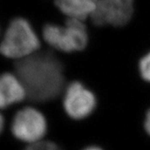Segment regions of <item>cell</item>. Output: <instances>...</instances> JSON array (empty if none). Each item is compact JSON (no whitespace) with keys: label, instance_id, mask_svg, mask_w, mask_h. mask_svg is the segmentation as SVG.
<instances>
[{"label":"cell","instance_id":"cell-10","mask_svg":"<svg viewBox=\"0 0 150 150\" xmlns=\"http://www.w3.org/2000/svg\"><path fill=\"white\" fill-rule=\"evenodd\" d=\"M24 150H63L57 144L49 141H38L26 147Z\"/></svg>","mask_w":150,"mask_h":150},{"label":"cell","instance_id":"cell-12","mask_svg":"<svg viewBox=\"0 0 150 150\" xmlns=\"http://www.w3.org/2000/svg\"><path fill=\"white\" fill-rule=\"evenodd\" d=\"M4 119L3 118V116L0 114V134L4 130Z\"/></svg>","mask_w":150,"mask_h":150},{"label":"cell","instance_id":"cell-4","mask_svg":"<svg viewBox=\"0 0 150 150\" xmlns=\"http://www.w3.org/2000/svg\"><path fill=\"white\" fill-rule=\"evenodd\" d=\"M12 134L17 139L30 144L42 139L47 131V122L43 114L31 107L17 112L12 126Z\"/></svg>","mask_w":150,"mask_h":150},{"label":"cell","instance_id":"cell-9","mask_svg":"<svg viewBox=\"0 0 150 150\" xmlns=\"http://www.w3.org/2000/svg\"><path fill=\"white\" fill-rule=\"evenodd\" d=\"M139 67L141 77L144 80L150 82V52L141 59Z\"/></svg>","mask_w":150,"mask_h":150},{"label":"cell","instance_id":"cell-13","mask_svg":"<svg viewBox=\"0 0 150 150\" xmlns=\"http://www.w3.org/2000/svg\"><path fill=\"white\" fill-rule=\"evenodd\" d=\"M83 150H103L101 149L100 148H98V147H96V146H92V147H88V148H87V149H84Z\"/></svg>","mask_w":150,"mask_h":150},{"label":"cell","instance_id":"cell-7","mask_svg":"<svg viewBox=\"0 0 150 150\" xmlns=\"http://www.w3.org/2000/svg\"><path fill=\"white\" fill-rule=\"evenodd\" d=\"M27 97L25 88L16 75L5 73L0 75V108L4 109L21 102Z\"/></svg>","mask_w":150,"mask_h":150},{"label":"cell","instance_id":"cell-3","mask_svg":"<svg viewBox=\"0 0 150 150\" xmlns=\"http://www.w3.org/2000/svg\"><path fill=\"white\" fill-rule=\"evenodd\" d=\"M43 36L51 47L65 53L83 51L88 43L85 24L81 20L74 18H69L65 27L54 23L45 24Z\"/></svg>","mask_w":150,"mask_h":150},{"label":"cell","instance_id":"cell-6","mask_svg":"<svg viewBox=\"0 0 150 150\" xmlns=\"http://www.w3.org/2000/svg\"><path fill=\"white\" fill-rule=\"evenodd\" d=\"M64 107L68 115L74 119H82L94 110L96 98L90 90L79 82L72 83L67 88Z\"/></svg>","mask_w":150,"mask_h":150},{"label":"cell","instance_id":"cell-11","mask_svg":"<svg viewBox=\"0 0 150 150\" xmlns=\"http://www.w3.org/2000/svg\"><path fill=\"white\" fill-rule=\"evenodd\" d=\"M144 127L147 133L150 135V109L146 115V119L144 122Z\"/></svg>","mask_w":150,"mask_h":150},{"label":"cell","instance_id":"cell-2","mask_svg":"<svg viewBox=\"0 0 150 150\" xmlns=\"http://www.w3.org/2000/svg\"><path fill=\"white\" fill-rule=\"evenodd\" d=\"M40 41L32 25L23 18L13 19L0 43V54L8 59H24L35 54Z\"/></svg>","mask_w":150,"mask_h":150},{"label":"cell","instance_id":"cell-5","mask_svg":"<svg viewBox=\"0 0 150 150\" xmlns=\"http://www.w3.org/2000/svg\"><path fill=\"white\" fill-rule=\"evenodd\" d=\"M134 13V0H97L96 9L91 15L96 26L127 24Z\"/></svg>","mask_w":150,"mask_h":150},{"label":"cell","instance_id":"cell-8","mask_svg":"<svg viewBox=\"0 0 150 150\" xmlns=\"http://www.w3.org/2000/svg\"><path fill=\"white\" fill-rule=\"evenodd\" d=\"M97 0H55L59 10L69 18L84 20L96 9Z\"/></svg>","mask_w":150,"mask_h":150},{"label":"cell","instance_id":"cell-1","mask_svg":"<svg viewBox=\"0 0 150 150\" xmlns=\"http://www.w3.org/2000/svg\"><path fill=\"white\" fill-rule=\"evenodd\" d=\"M16 76L33 102H48L61 93L64 85V66L50 52L35 53L14 65Z\"/></svg>","mask_w":150,"mask_h":150}]
</instances>
